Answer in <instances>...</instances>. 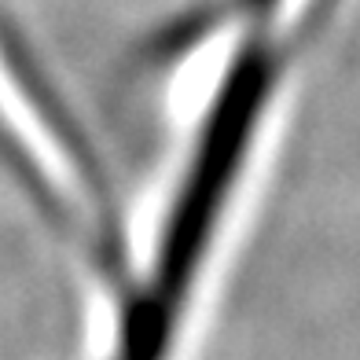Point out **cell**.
<instances>
[{"label":"cell","mask_w":360,"mask_h":360,"mask_svg":"<svg viewBox=\"0 0 360 360\" xmlns=\"http://www.w3.org/2000/svg\"><path fill=\"white\" fill-rule=\"evenodd\" d=\"M247 8H269V4H276V0H243Z\"/></svg>","instance_id":"obj_2"},{"label":"cell","mask_w":360,"mask_h":360,"mask_svg":"<svg viewBox=\"0 0 360 360\" xmlns=\"http://www.w3.org/2000/svg\"><path fill=\"white\" fill-rule=\"evenodd\" d=\"M276 59L265 41H250L224 70L221 89L210 103L199 143L188 162L184 184L176 191L173 214L162 228L158 261L151 290L125 323L122 360H162L180 316L191 280L199 272L202 250L210 247L214 224L224 210V199L236 184V173L254 140L257 114L269 100Z\"/></svg>","instance_id":"obj_1"}]
</instances>
